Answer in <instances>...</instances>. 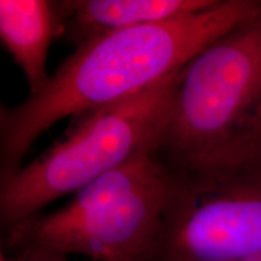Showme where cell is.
I'll return each mask as SVG.
<instances>
[{"mask_svg": "<svg viewBox=\"0 0 261 261\" xmlns=\"http://www.w3.org/2000/svg\"><path fill=\"white\" fill-rule=\"evenodd\" d=\"M217 0H64L54 2L58 38L75 46L87 39L202 11Z\"/></svg>", "mask_w": 261, "mask_h": 261, "instance_id": "obj_6", "label": "cell"}, {"mask_svg": "<svg viewBox=\"0 0 261 261\" xmlns=\"http://www.w3.org/2000/svg\"><path fill=\"white\" fill-rule=\"evenodd\" d=\"M154 156L166 172L261 162V12L211 42L179 71Z\"/></svg>", "mask_w": 261, "mask_h": 261, "instance_id": "obj_2", "label": "cell"}, {"mask_svg": "<svg viewBox=\"0 0 261 261\" xmlns=\"http://www.w3.org/2000/svg\"><path fill=\"white\" fill-rule=\"evenodd\" d=\"M0 261H70L65 254L45 249L27 248L14 253H0Z\"/></svg>", "mask_w": 261, "mask_h": 261, "instance_id": "obj_8", "label": "cell"}, {"mask_svg": "<svg viewBox=\"0 0 261 261\" xmlns=\"http://www.w3.org/2000/svg\"><path fill=\"white\" fill-rule=\"evenodd\" d=\"M166 173L155 261H241L261 252V162Z\"/></svg>", "mask_w": 261, "mask_h": 261, "instance_id": "obj_5", "label": "cell"}, {"mask_svg": "<svg viewBox=\"0 0 261 261\" xmlns=\"http://www.w3.org/2000/svg\"><path fill=\"white\" fill-rule=\"evenodd\" d=\"M241 261H261V252L255 254V255H252V256L247 257V259L241 260Z\"/></svg>", "mask_w": 261, "mask_h": 261, "instance_id": "obj_9", "label": "cell"}, {"mask_svg": "<svg viewBox=\"0 0 261 261\" xmlns=\"http://www.w3.org/2000/svg\"><path fill=\"white\" fill-rule=\"evenodd\" d=\"M261 12L256 0H217L179 17L90 38L37 94L0 110V175L15 172L41 135L177 74L205 46Z\"/></svg>", "mask_w": 261, "mask_h": 261, "instance_id": "obj_1", "label": "cell"}, {"mask_svg": "<svg viewBox=\"0 0 261 261\" xmlns=\"http://www.w3.org/2000/svg\"><path fill=\"white\" fill-rule=\"evenodd\" d=\"M167 198V173L139 155L75 192L60 210L3 232L2 252L45 248L92 261H155Z\"/></svg>", "mask_w": 261, "mask_h": 261, "instance_id": "obj_4", "label": "cell"}, {"mask_svg": "<svg viewBox=\"0 0 261 261\" xmlns=\"http://www.w3.org/2000/svg\"><path fill=\"white\" fill-rule=\"evenodd\" d=\"M58 35L54 2L0 0V38L21 68L31 94L46 86L47 52Z\"/></svg>", "mask_w": 261, "mask_h": 261, "instance_id": "obj_7", "label": "cell"}, {"mask_svg": "<svg viewBox=\"0 0 261 261\" xmlns=\"http://www.w3.org/2000/svg\"><path fill=\"white\" fill-rule=\"evenodd\" d=\"M179 73L132 96L71 117L64 135L31 162L0 175L2 231L139 155L154 154Z\"/></svg>", "mask_w": 261, "mask_h": 261, "instance_id": "obj_3", "label": "cell"}]
</instances>
